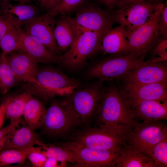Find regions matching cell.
Here are the masks:
<instances>
[{"label":"cell","mask_w":167,"mask_h":167,"mask_svg":"<svg viewBox=\"0 0 167 167\" xmlns=\"http://www.w3.org/2000/svg\"><path fill=\"white\" fill-rule=\"evenodd\" d=\"M131 129L122 124L99 123L76 134L72 142L90 148L120 153L127 143Z\"/></svg>","instance_id":"6da1fadb"},{"label":"cell","mask_w":167,"mask_h":167,"mask_svg":"<svg viewBox=\"0 0 167 167\" xmlns=\"http://www.w3.org/2000/svg\"><path fill=\"white\" fill-rule=\"evenodd\" d=\"M96 112L100 123L122 124L131 129L138 122L133 116L125 92L113 84L105 88Z\"/></svg>","instance_id":"7a4b0ae2"},{"label":"cell","mask_w":167,"mask_h":167,"mask_svg":"<svg viewBox=\"0 0 167 167\" xmlns=\"http://www.w3.org/2000/svg\"><path fill=\"white\" fill-rule=\"evenodd\" d=\"M79 83L75 79L60 71L46 67L38 70L35 80L24 86L26 92L37 95L45 101L57 96H67L79 88Z\"/></svg>","instance_id":"3957f363"},{"label":"cell","mask_w":167,"mask_h":167,"mask_svg":"<svg viewBox=\"0 0 167 167\" xmlns=\"http://www.w3.org/2000/svg\"><path fill=\"white\" fill-rule=\"evenodd\" d=\"M144 56L132 52L110 55L91 66L87 76L103 82L121 79L144 63Z\"/></svg>","instance_id":"277c9868"},{"label":"cell","mask_w":167,"mask_h":167,"mask_svg":"<svg viewBox=\"0 0 167 167\" xmlns=\"http://www.w3.org/2000/svg\"><path fill=\"white\" fill-rule=\"evenodd\" d=\"M104 34L85 30L76 41L59 56V64L73 70L82 67L88 59L102 51V38Z\"/></svg>","instance_id":"5b68a950"},{"label":"cell","mask_w":167,"mask_h":167,"mask_svg":"<svg viewBox=\"0 0 167 167\" xmlns=\"http://www.w3.org/2000/svg\"><path fill=\"white\" fill-rule=\"evenodd\" d=\"M82 121L65 99L54 101L46 109L42 126L48 134L62 136Z\"/></svg>","instance_id":"8992f818"},{"label":"cell","mask_w":167,"mask_h":167,"mask_svg":"<svg viewBox=\"0 0 167 167\" xmlns=\"http://www.w3.org/2000/svg\"><path fill=\"white\" fill-rule=\"evenodd\" d=\"M161 121L138 122L130 130L126 143L150 156L156 145L167 136V125Z\"/></svg>","instance_id":"52a82bcc"},{"label":"cell","mask_w":167,"mask_h":167,"mask_svg":"<svg viewBox=\"0 0 167 167\" xmlns=\"http://www.w3.org/2000/svg\"><path fill=\"white\" fill-rule=\"evenodd\" d=\"M97 80L67 96L66 100L82 121L86 120L96 111L103 96L105 88Z\"/></svg>","instance_id":"ba28073f"},{"label":"cell","mask_w":167,"mask_h":167,"mask_svg":"<svg viewBox=\"0 0 167 167\" xmlns=\"http://www.w3.org/2000/svg\"><path fill=\"white\" fill-rule=\"evenodd\" d=\"M158 4L139 1L117 7L111 11L113 21L123 26L127 36L148 21Z\"/></svg>","instance_id":"9c48e42d"},{"label":"cell","mask_w":167,"mask_h":167,"mask_svg":"<svg viewBox=\"0 0 167 167\" xmlns=\"http://www.w3.org/2000/svg\"><path fill=\"white\" fill-rule=\"evenodd\" d=\"M165 6L158 3L148 21L127 36L130 52L145 55L158 42L159 19Z\"/></svg>","instance_id":"30bf717a"},{"label":"cell","mask_w":167,"mask_h":167,"mask_svg":"<svg viewBox=\"0 0 167 167\" xmlns=\"http://www.w3.org/2000/svg\"><path fill=\"white\" fill-rule=\"evenodd\" d=\"M62 147L73 153L76 167H109L115 166L120 153L84 147L73 142L62 144Z\"/></svg>","instance_id":"8fae6325"},{"label":"cell","mask_w":167,"mask_h":167,"mask_svg":"<svg viewBox=\"0 0 167 167\" xmlns=\"http://www.w3.org/2000/svg\"><path fill=\"white\" fill-rule=\"evenodd\" d=\"M74 19L78 25L86 30L104 34L113 28L111 11L93 3L82 7Z\"/></svg>","instance_id":"7c38bea8"},{"label":"cell","mask_w":167,"mask_h":167,"mask_svg":"<svg viewBox=\"0 0 167 167\" xmlns=\"http://www.w3.org/2000/svg\"><path fill=\"white\" fill-rule=\"evenodd\" d=\"M122 79L124 84L141 85L167 81V61L155 57L126 75Z\"/></svg>","instance_id":"4fadbf2b"},{"label":"cell","mask_w":167,"mask_h":167,"mask_svg":"<svg viewBox=\"0 0 167 167\" xmlns=\"http://www.w3.org/2000/svg\"><path fill=\"white\" fill-rule=\"evenodd\" d=\"M54 18L40 16L25 25L24 31L38 40L53 54L60 56L62 54L59 50L54 34Z\"/></svg>","instance_id":"5bb4252c"},{"label":"cell","mask_w":167,"mask_h":167,"mask_svg":"<svg viewBox=\"0 0 167 167\" xmlns=\"http://www.w3.org/2000/svg\"><path fill=\"white\" fill-rule=\"evenodd\" d=\"M59 16L55 19L54 34L59 51L64 53L86 30L68 15Z\"/></svg>","instance_id":"9a60e30c"},{"label":"cell","mask_w":167,"mask_h":167,"mask_svg":"<svg viewBox=\"0 0 167 167\" xmlns=\"http://www.w3.org/2000/svg\"><path fill=\"white\" fill-rule=\"evenodd\" d=\"M123 90L129 101L167 100V81L141 85L124 84Z\"/></svg>","instance_id":"2e32d148"},{"label":"cell","mask_w":167,"mask_h":167,"mask_svg":"<svg viewBox=\"0 0 167 167\" xmlns=\"http://www.w3.org/2000/svg\"><path fill=\"white\" fill-rule=\"evenodd\" d=\"M15 26L21 37L19 51L26 53L37 63L59 64V56L53 54L38 40L26 32L21 26Z\"/></svg>","instance_id":"e0dca14e"},{"label":"cell","mask_w":167,"mask_h":167,"mask_svg":"<svg viewBox=\"0 0 167 167\" xmlns=\"http://www.w3.org/2000/svg\"><path fill=\"white\" fill-rule=\"evenodd\" d=\"M129 101L132 113L137 120L167 119V100L163 101L150 100Z\"/></svg>","instance_id":"ac0fdd59"},{"label":"cell","mask_w":167,"mask_h":167,"mask_svg":"<svg viewBox=\"0 0 167 167\" xmlns=\"http://www.w3.org/2000/svg\"><path fill=\"white\" fill-rule=\"evenodd\" d=\"M0 9L15 26L25 25L40 16L36 7L24 2L16 4L10 2H0Z\"/></svg>","instance_id":"d6986e66"},{"label":"cell","mask_w":167,"mask_h":167,"mask_svg":"<svg viewBox=\"0 0 167 167\" xmlns=\"http://www.w3.org/2000/svg\"><path fill=\"white\" fill-rule=\"evenodd\" d=\"M9 54L7 62L17 78L27 83L32 82L38 71V63L24 52Z\"/></svg>","instance_id":"ffe728a7"},{"label":"cell","mask_w":167,"mask_h":167,"mask_svg":"<svg viewBox=\"0 0 167 167\" xmlns=\"http://www.w3.org/2000/svg\"><path fill=\"white\" fill-rule=\"evenodd\" d=\"M101 43L102 51L104 54L112 55L130 53L126 32L122 25L105 33Z\"/></svg>","instance_id":"44dd1931"},{"label":"cell","mask_w":167,"mask_h":167,"mask_svg":"<svg viewBox=\"0 0 167 167\" xmlns=\"http://www.w3.org/2000/svg\"><path fill=\"white\" fill-rule=\"evenodd\" d=\"M117 167H155L151 157L126 143L116 160Z\"/></svg>","instance_id":"7402d4cb"},{"label":"cell","mask_w":167,"mask_h":167,"mask_svg":"<svg viewBox=\"0 0 167 167\" xmlns=\"http://www.w3.org/2000/svg\"><path fill=\"white\" fill-rule=\"evenodd\" d=\"M35 130L28 126L15 129L10 133L1 151L7 149H23L33 147L38 140Z\"/></svg>","instance_id":"603a6c76"},{"label":"cell","mask_w":167,"mask_h":167,"mask_svg":"<svg viewBox=\"0 0 167 167\" xmlns=\"http://www.w3.org/2000/svg\"><path fill=\"white\" fill-rule=\"evenodd\" d=\"M46 109L42 103L32 96L26 102L23 114L26 123L35 130L42 127Z\"/></svg>","instance_id":"cb8c5ba5"},{"label":"cell","mask_w":167,"mask_h":167,"mask_svg":"<svg viewBox=\"0 0 167 167\" xmlns=\"http://www.w3.org/2000/svg\"><path fill=\"white\" fill-rule=\"evenodd\" d=\"M32 96L27 92L4 98L2 102L4 108L5 117L11 121L22 119L25 105Z\"/></svg>","instance_id":"d4e9b609"},{"label":"cell","mask_w":167,"mask_h":167,"mask_svg":"<svg viewBox=\"0 0 167 167\" xmlns=\"http://www.w3.org/2000/svg\"><path fill=\"white\" fill-rule=\"evenodd\" d=\"M7 54L2 52L0 57V94L3 95L20 81L8 64Z\"/></svg>","instance_id":"484cf974"},{"label":"cell","mask_w":167,"mask_h":167,"mask_svg":"<svg viewBox=\"0 0 167 167\" xmlns=\"http://www.w3.org/2000/svg\"><path fill=\"white\" fill-rule=\"evenodd\" d=\"M41 148L34 146L23 149H7L0 151V166L13 164H24L31 152L39 150Z\"/></svg>","instance_id":"4316f807"},{"label":"cell","mask_w":167,"mask_h":167,"mask_svg":"<svg viewBox=\"0 0 167 167\" xmlns=\"http://www.w3.org/2000/svg\"><path fill=\"white\" fill-rule=\"evenodd\" d=\"M35 144L41 148V152L47 158H53L61 162H68L73 164L75 162L72 152L62 147L45 144L39 140Z\"/></svg>","instance_id":"83f0119b"},{"label":"cell","mask_w":167,"mask_h":167,"mask_svg":"<svg viewBox=\"0 0 167 167\" xmlns=\"http://www.w3.org/2000/svg\"><path fill=\"white\" fill-rule=\"evenodd\" d=\"M21 39L16 27L12 25L0 40V48L2 52L8 54L14 50L19 51Z\"/></svg>","instance_id":"f1b7e54d"},{"label":"cell","mask_w":167,"mask_h":167,"mask_svg":"<svg viewBox=\"0 0 167 167\" xmlns=\"http://www.w3.org/2000/svg\"><path fill=\"white\" fill-rule=\"evenodd\" d=\"M86 0H61L53 9L42 15L46 17H55L59 15H68L83 4Z\"/></svg>","instance_id":"f546056e"},{"label":"cell","mask_w":167,"mask_h":167,"mask_svg":"<svg viewBox=\"0 0 167 167\" xmlns=\"http://www.w3.org/2000/svg\"><path fill=\"white\" fill-rule=\"evenodd\" d=\"M155 167L167 166V136L157 144L150 155Z\"/></svg>","instance_id":"4dcf8cb0"},{"label":"cell","mask_w":167,"mask_h":167,"mask_svg":"<svg viewBox=\"0 0 167 167\" xmlns=\"http://www.w3.org/2000/svg\"><path fill=\"white\" fill-rule=\"evenodd\" d=\"M167 39L163 38L161 40H159L151 50L153 55L158 56V57L163 61H167Z\"/></svg>","instance_id":"1f68e13d"},{"label":"cell","mask_w":167,"mask_h":167,"mask_svg":"<svg viewBox=\"0 0 167 167\" xmlns=\"http://www.w3.org/2000/svg\"><path fill=\"white\" fill-rule=\"evenodd\" d=\"M41 149L30 152L27 157L34 167H43L46 157L41 152Z\"/></svg>","instance_id":"d6a6232c"},{"label":"cell","mask_w":167,"mask_h":167,"mask_svg":"<svg viewBox=\"0 0 167 167\" xmlns=\"http://www.w3.org/2000/svg\"><path fill=\"white\" fill-rule=\"evenodd\" d=\"M158 28L159 35L167 39V6H165L161 10L158 21Z\"/></svg>","instance_id":"836d02e7"},{"label":"cell","mask_w":167,"mask_h":167,"mask_svg":"<svg viewBox=\"0 0 167 167\" xmlns=\"http://www.w3.org/2000/svg\"><path fill=\"white\" fill-rule=\"evenodd\" d=\"M24 125L25 122L22 119L11 121L10 123L3 128L0 129V139L6 135L14 131L18 127L19 124Z\"/></svg>","instance_id":"e575fe53"},{"label":"cell","mask_w":167,"mask_h":167,"mask_svg":"<svg viewBox=\"0 0 167 167\" xmlns=\"http://www.w3.org/2000/svg\"><path fill=\"white\" fill-rule=\"evenodd\" d=\"M13 25L7 17L0 9V40Z\"/></svg>","instance_id":"d590c367"},{"label":"cell","mask_w":167,"mask_h":167,"mask_svg":"<svg viewBox=\"0 0 167 167\" xmlns=\"http://www.w3.org/2000/svg\"><path fill=\"white\" fill-rule=\"evenodd\" d=\"M98 2L102 4L110 11H112L116 7L119 0H95Z\"/></svg>","instance_id":"8d00e7d4"},{"label":"cell","mask_w":167,"mask_h":167,"mask_svg":"<svg viewBox=\"0 0 167 167\" xmlns=\"http://www.w3.org/2000/svg\"><path fill=\"white\" fill-rule=\"evenodd\" d=\"M164 0H119L116 7L121 6L125 4L136 2L148 1L156 3H160Z\"/></svg>","instance_id":"74e56055"},{"label":"cell","mask_w":167,"mask_h":167,"mask_svg":"<svg viewBox=\"0 0 167 167\" xmlns=\"http://www.w3.org/2000/svg\"><path fill=\"white\" fill-rule=\"evenodd\" d=\"M58 162L59 161L54 158L47 157L44 164L43 167H60V166L58 165Z\"/></svg>","instance_id":"f35d334b"},{"label":"cell","mask_w":167,"mask_h":167,"mask_svg":"<svg viewBox=\"0 0 167 167\" xmlns=\"http://www.w3.org/2000/svg\"><path fill=\"white\" fill-rule=\"evenodd\" d=\"M61 0H49L45 9L49 11L56 7Z\"/></svg>","instance_id":"ab89813d"},{"label":"cell","mask_w":167,"mask_h":167,"mask_svg":"<svg viewBox=\"0 0 167 167\" xmlns=\"http://www.w3.org/2000/svg\"><path fill=\"white\" fill-rule=\"evenodd\" d=\"M5 117L4 107L2 104L0 105V129L4 123Z\"/></svg>","instance_id":"60d3db41"},{"label":"cell","mask_w":167,"mask_h":167,"mask_svg":"<svg viewBox=\"0 0 167 167\" xmlns=\"http://www.w3.org/2000/svg\"><path fill=\"white\" fill-rule=\"evenodd\" d=\"M42 8L45 9L49 0H36Z\"/></svg>","instance_id":"b9f144b4"},{"label":"cell","mask_w":167,"mask_h":167,"mask_svg":"<svg viewBox=\"0 0 167 167\" xmlns=\"http://www.w3.org/2000/svg\"><path fill=\"white\" fill-rule=\"evenodd\" d=\"M18 1L19 2H24L29 3L31 2V0H0V2H10L11 1Z\"/></svg>","instance_id":"7bdbcfd3"}]
</instances>
